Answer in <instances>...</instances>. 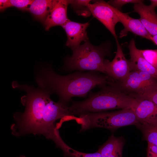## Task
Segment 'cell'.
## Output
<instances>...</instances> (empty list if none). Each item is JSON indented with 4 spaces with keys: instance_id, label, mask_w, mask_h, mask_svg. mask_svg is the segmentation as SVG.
<instances>
[{
    "instance_id": "1",
    "label": "cell",
    "mask_w": 157,
    "mask_h": 157,
    "mask_svg": "<svg viewBox=\"0 0 157 157\" xmlns=\"http://www.w3.org/2000/svg\"><path fill=\"white\" fill-rule=\"evenodd\" d=\"M35 81L39 88L56 94L59 101L68 104L72 98L85 97L96 87L108 85L112 80L106 74L93 71L77 72L62 76L47 67L41 70Z\"/></svg>"
},
{
    "instance_id": "2",
    "label": "cell",
    "mask_w": 157,
    "mask_h": 157,
    "mask_svg": "<svg viewBox=\"0 0 157 157\" xmlns=\"http://www.w3.org/2000/svg\"><path fill=\"white\" fill-rule=\"evenodd\" d=\"M100 88L99 91L90 93L85 100L73 102L69 106L72 114L74 116L115 109H133L139 102V99L127 94L114 85H107Z\"/></svg>"
},
{
    "instance_id": "3",
    "label": "cell",
    "mask_w": 157,
    "mask_h": 157,
    "mask_svg": "<svg viewBox=\"0 0 157 157\" xmlns=\"http://www.w3.org/2000/svg\"><path fill=\"white\" fill-rule=\"evenodd\" d=\"M72 50L71 56L65 59V69L97 71L106 74L105 58L109 53L107 47L94 46L88 41Z\"/></svg>"
},
{
    "instance_id": "4",
    "label": "cell",
    "mask_w": 157,
    "mask_h": 157,
    "mask_svg": "<svg viewBox=\"0 0 157 157\" xmlns=\"http://www.w3.org/2000/svg\"><path fill=\"white\" fill-rule=\"evenodd\" d=\"M75 120L81 125L80 132L93 128H101L115 131L121 127L136 126L139 121L132 108L112 112L88 113L81 115Z\"/></svg>"
},
{
    "instance_id": "5",
    "label": "cell",
    "mask_w": 157,
    "mask_h": 157,
    "mask_svg": "<svg viewBox=\"0 0 157 157\" xmlns=\"http://www.w3.org/2000/svg\"><path fill=\"white\" fill-rule=\"evenodd\" d=\"M110 85L119 88L127 94L140 99L157 87V80L148 73L131 71L124 79L112 81Z\"/></svg>"
},
{
    "instance_id": "6",
    "label": "cell",
    "mask_w": 157,
    "mask_h": 157,
    "mask_svg": "<svg viewBox=\"0 0 157 157\" xmlns=\"http://www.w3.org/2000/svg\"><path fill=\"white\" fill-rule=\"evenodd\" d=\"M88 7L93 16L105 26L116 40H118L115 27L117 23L119 22V20L114 8L102 0L95 1L92 3H90Z\"/></svg>"
},
{
    "instance_id": "7",
    "label": "cell",
    "mask_w": 157,
    "mask_h": 157,
    "mask_svg": "<svg viewBox=\"0 0 157 157\" xmlns=\"http://www.w3.org/2000/svg\"><path fill=\"white\" fill-rule=\"evenodd\" d=\"M117 50L113 60L105 59L106 74L113 81H119L125 78L131 72L129 60L125 57L118 40H116Z\"/></svg>"
},
{
    "instance_id": "8",
    "label": "cell",
    "mask_w": 157,
    "mask_h": 157,
    "mask_svg": "<svg viewBox=\"0 0 157 157\" xmlns=\"http://www.w3.org/2000/svg\"><path fill=\"white\" fill-rule=\"evenodd\" d=\"M70 0H53L45 20L43 24L47 31L52 27L65 24L69 19L67 11Z\"/></svg>"
},
{
    "instance_id": "9",
    "label": "cell",
    "mask_w": 157,
    "mask_h": 157,
    "mask_svg": "<svg viewBox=\"0 0 157 157\" xmlns=\"http://www.w3.org/2000/svg\"><path fill=\"white\" fill-rule=\"evenodd\" d=\"M89 25L88 22L81 23L69 19L62 26L67 37L66 46L72 49L79 46L81 42L88 41L86 29Z\"/></svg>"
},
{
    "instance_id": "10",
    "label": "cell",
    "mask_w": 157,
    "mask_h": 157,
    "mask_svg": "<svg viewBox=\"0 0 157 157\" xmlns=\"http://www.w3.org/2000/svg\"><path fill=\"white\" fill-rule=\"evenodd\" d=\"M114 10L124 28L120 31L119 37L122 38L127 35L129 32L152 41V36L147 31L139 19H135L126 13L122 12L114 8Z\"/></svg>"
},
{
    "instance_id": "11",
    "label": "cell",
    "mask_w": 157,
    "mask_h": 157,
    "mask_svg": "<svg viewBox=\"0 0 157 157\" xmlns=\"http://www.w3.org/2000/svg\"><path fill=\"white\" fill-rule=\"evenodd\" d=\"M130 59L129 60L131 71H137L148 73L157 80V69L150 64L144 58L140 49L136 47L133 39L128 45Z\"/></svg>"
},
{
    "instance_id": "12",
    "label": "cell",
    "mask_w": 157,
    "mask_h": 157,
    "mask_svg": "<svg viewBox=\"0 0 157 157\" xmlns=\"http://www.w3.org/2000/svg\"><path fill=\"white\" fill-rule=\"evenodd\" d=\"M155 8L151 4L145 5L143 2L134 4L132 12L140 15V20L152 36L157 34V14Z\"/></svg>"
},
{
    "instance_id": "13",
    "label": "cell",
    "mask_w": 157,
    "mask_h": 157,
    "mask_svg": "<svg viewBox=\"0 0 157 157\" xmlns=\"http://www.w3.org/2000/svg\"><path fill=\"white\" fill-rule=\"evenodd\" d=\"M125 140L122 136L116 137L112 134L100 146L97 151L102 157H122Z\"/></svg>"
},
{
    "instance_id": "14",
    "label": "cell",
    "mask_w": 157,
    "mask_h": 157,
    "mask_svg": "<svg viewBox=\"0 0 157 157\" xmlns=\"http://www.w3.org/2000/svg\"><path fill=\"white\" fill-rule=\"evenodd\" d=\"M133 109L139 123L144 124L157 119V105L149 99H140L138 105Z\"/></svg>"
},
{
    "instance_id": "15",
    "label": "cell",
    "mask_w": 157,
    "mask_h": 157,
    "mask_svg": "<svg viewBox=\"0 0 157 157\" xmlns=\"http://www.w3.org/2000/svg\"><path fill=\"white\" fill-rule=\"evenodd\" d=\"M52 0H35L29 6L26 11L34 18L44 24L47 17Z\"/></svg>"
},
{
    "instance_id": "16",
    "label": "cell",
    "mask_w": 157,
    "mask_h": 157,
    "mask_svg": "<svg viewBox=\"0 0 157 157\" xmlns=\"http://www.w3.org/2000/svg\"><path fill=\"white\" fill-rule=\"evenodd\" d=\"M135 126L142 132L144 140L157 146V119Z\"/></svg>"
},
{
    "instance_id": "17",
    "label": "cell",
    "mask_w": 157,
    "mask_h": 157,
    "mask_svg": "<svg viewBox=\"0 0 157 157\" xmlns=\"http://www.w3.org/2000/svg\"><path fill=\"white\" fill-rule=\"evenodd\" d=\"M91 0H70V4L76 13L78 15L88 17L91 14L88 5Z\"/></svg>"
},
{
    "instance_id": "18",
    "label": "cell",
    "mask_w": 157,
    "mask_h": 157,
    "mask_svg": "<svg viewBox=\"0 0 157 157\" xmlns=\"http://www.w3.org/2000/svg\"><path fill=\"white\" fill-rule=\"evenodd\" d=\"M64 157H102L98 151L92 153H87L75 150L65 144L61 149Z\"/></svg>"
},
{
    "instance_id": "19",
    "label": "cell",
    "mask_w": 157,
    "mask_h": 157,
    "mask_svg": "<svg viewBox=\"0 0 157 157\" xmlns=\"http://www.w3.org/2000/svg\"><path fill=\"white\" fill-rule=\"evenodd\" d=\"M140 50L146 60L157 69V49Z\"/></svg>"
},
{
    "instance_id": "20",
    "label": "cell",
    "mask_w": 157,
    "mask_h": 157,
    "mask_svg": "<svg viewBox=\"0 0 157 157\" xmlns=\"http://www.w3.org/2000/svg\"><path fill=\"white\" fill-rule=\"evenodd\" d=\"M33 0H9L10 7H14L22 11H26Z\"/></svg>"
},
{
    "instance_id": "21",
    "label": "cell",
    "mask_w": 157,
    "mask_h": 157,
    "mask_svg": "<svg viewBox=\"0 0 157 157\" xmlns=\"http://www.w3.org/2000/svg\"><path fill=\"white\" fill-rule=\"evenodd\" d=\"M141 0H113L108 1L107 3L110 6L120 10L124 5L129 3L134 4L143 2Z\"/></svg>"
},
{
    "instance_id": "22",
    "label": "cell",
    "mask_w": 157,
    "mask_h": 157,
    "mask_svg": "<svg viewBox=\"0 0 157 157\" xmlns=\"http://www.w3.org/2000/svg\"><path fill=\"white\" fill-rule=\"evenodd\" d=\"M147 157H157V146L148 142Z\"/></svg>"
},
{
    "instance_id": "23",
    "label": "cell",
    "mask_w": 157,
    "mask_h": 157,
    "mask_svg": "<svg viewBox=\"0 0 157 157\" xmlns=\"http://www.w3.org/2000/svg\"><path fill=\"white\" fill-rule=\"evenodd\" d=\"M141 99H149L157 105V87L152 91L145 94Z\"/></svg>"
},
{
    "instance_id": "24",
    "label": "cell",
    "mask_w": 157,
    "mask_h": 157,
    "mask_svg": "<svg viewBox=\"0 0 157 157\" xmlns=\"http://www.w3.org/2000/svg\"><path fill=\"white\" fill-rule=\"evenodd\" d=\"M10 7L9 0H0V10L1 12H3L6 9Z\"/></svg>"
},
{
    "instance_id": "25",
    "label": "cell",
    "mask_w": 157,
    "mask_h": 157,
    "mask_svg": "<svg viewBox=\"0 0 157 157\" xmlns=\"http://www.w3.org/2000/svg\"><path fill=\"white\" fill-rule=\"evenodd\" d=\"M151 5L154 7H157V0H150Z\"/></svg>"
},
{
    "instance_id": "26",
    "label": "cell",
    "mask_w": 157,
    "mask_h": 157,
    "mask_svg": "<svg viewBox=\"0 0 157 157\" xmlns=\"http://www.w3.org/2000/svg\"><path fill=\"white\" fill-rule=\"evenodd\" d=\"M152 42L157 45V34L152 36Z\"/></svg>"
},
{
    "instance_id": "27",
    "label": "cell",
    "mask_w": 157,
    "mask_h": 157,
    "mask_svg": "<svg viewBox=\"0 0 157 157\" xmlns=\"http://www.w3.org/2000/svg\"><path fill=\"white\" fill-rule=\"evenodd\" d=\"M19 157H26L24 155H21L19 156Z\"/></svg>"
}]
</instances>
